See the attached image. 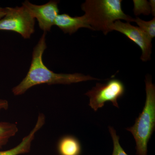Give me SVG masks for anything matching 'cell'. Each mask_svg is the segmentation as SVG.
Wrapping results in <instances>:
<instances>
[{
  "instance_id": "obj_1",
  "label": "cell",
  "mask_w": 155,
  "mask_h": 155,
  "mask_svg": "<svg viewBox=\"0 0 155 155\" xmlns=\"http://www.w3.org/2000/svg\"><path fill=\"white\" fill-rule=\"evenodd\" d=\"M46 34L43 32L34 48L31 63L26 76L19 84L12 88V92L14 96L22 95L31 87L42 84H70L89 80H100L81 73H57L49 69L43 61V55L47 48Z\"/></svg>"
},
{
  "instance_id": "obj_2",
  "label": "cell",
  "mask_w": 155,
  "mask_h": 155,
  "mask_svg": "<svg viewBox=\"0 0 155 155\" xmlns=\"http://www.w3.org/2000/svg\"><path fill=\"white\" fill-rule=\"evenodd\" d=\"M122 0H86L81 5L89 25L93 30L102 31L106 35L115 21L123 19L134 22V18L122 11Z\"/></svg>"
},
{
  "instance_id": "obj_3",
  "label": "cell",
  "mask_w": 155,
  "mask_h": 155,
  "mask_svg": "<svg viewBox=\"0 0 155 155\" xmlns=\"http://www.w3.org/2000/svg\"><path fill=\"white\" fill-rule=\"evenodd\" d=\"M146 99L142 112L135 120L134 125L127 127L136 142L137 155H147V144L155 128V86L151 75L145 78Z\"/></svg>"
},
{
  "instance_id": "obj_4",
  "label": "cell",
  "mask_w": 155,
  "mask_h": 155,
  "mask_svg": "<svg viewBox=\"0 0 155 155\" xmlns=\"http://www.w3.org/2000/svg\"><path fill=\"white\" fill-rule=\"evenodd\" d=\"M5 17L0 19V31H14L23 38H30L34 33L35 19L23 6L6 8Z\"/></svg>"
},
{
  "instance_id": "obj_5",
  "label": "cell",
  "mask_w": 155,
  "mask_h": 155,
  "mask_svg": "<svg viewBox=\"0 0 155 155\" xmlns=\"http://www.w3.org/2000/svg\"><path fill=\"white\" fill-rule=\"evenodd\" d=\"M125 92V87L123 82L119 79L114 78L105 84L97 83L85 95L89 97V105L94 111H97L108 101L119 108L117 100L123 96Z\"/></svg>"
},
{
  "instance_id": "obj_6",
  "label": "cell",
  "mask_w": 155,
  "mask_h": 155,
  "mask_svg": "<svg viewBox=\"0 0 155 155\" xmlns=\"http://www.w3.org/2000/svg\"><path fill=\"white\" fill-rule=\"evenodd\" d=\"M110 30L116 31L123 34L138 46L142 51L140 59L146 62L151 59L152 40L144 31L137 26H134L130 22H123L117 20L111 25Z\"/></svg>"
},
{
  "instance_id": "obj_7",
  "label": "cell",
  "mask_w": 155,
  "mask_h": 155,
  "mask_svg": "<svg viewBox=\"0 0 155 155\" xmlns=\"http://www.w3.org/2000/svg\"><path fill=\"white\" fill-rule=\"evenodd\" d=\"M59 1L51 0L42 5H35L29 1H24L22 5L28 10L35 19L38 22L39 27L43 32L50 31L59 13L58 5Z\"/></svg>"
},
{
  "instance_id": "obj_8",
  "label": "cell",
  "mask_w": 155,
  "mask_h": 155,
  "mask_svg": "<svg viewBox=\"0 0 155 155\" xmlns=\"http://www.w3.org/2000/svg\"><path fill=\"white\" fill-rule=\"evenodd\" d=\"M54 25L58 26L64 33L69 34L70 35L75 33L81 28H88L93 30L84 15L72 17L68 14H58Z\"/></svg>"
},
{
  "instance_id": "obj_9",
  "label": "cell",
  "mask_w": 155,
  "mask_h": 155,
  "mask_svg": "<svg viewBox=\"0 0 155 155\" xmlns=\"http://www.w3.org/2000/svg\"><path fill=\"white\" fill-rule=\"evenodd\" d=\"M45 123L44 119L38 118L32 130L28 135L23 138L22 141L18 145L11 149L0 151V155H19L29 153L31 143L35 137V134L44 126Z\"/></svg>"
},
{
  "instance_id": "obj_10",
  "label": "cell",
  "mask_w": 155,
  "mask_h": 155,
  "mask_svg": "<svg viewBox=\"0 0 155 155\" xmlns=\"http://www.w3.org/2000/svg\"><path fill=\"white\" fill-rule=\"evenodd\" d=\"M58 150L59 155H81V145L75 137L66 135L58 142Z\"/></svg>"
},
{
  "instance_id": "obj_11",
  "label": "cell",
  "mask_w": 155,
  "mask_h": 155,
  "mask_svg": "<svg viewBox=\"0 0 155 155\" xmlns=\"http://www.w3.org/2000/svg\"><path fill=\"white\" fill-rule=\"evenodd\" d=\"M18 131L17 125L15 123L0 122V149L5 145Z\"/></svg>"
},
{
  "instance_id": "obj_12",
  "label": "cell",
  "mask_w": 155,
  "mask_h": 155,
  "mask_svg": "<svg viewBox=\"0 0 155 155\" xmlns=\"http://www.w3.org/2000/svg\"><path fill=\"white\" fill-rule=\"evenodd\" d=\"M135 22L143 31H144L150 38L152 39L155 37V18L148 21L142 20L139 17L134 18Z\"/></svg>"
},
{
  "instance_id": "obj_13",
  "label": "cell",
  "mask_w": 155,
  "mask_h": 155,
  "mask_svg": "<svg viewBox=\"0 0 155 155\" xmlns=\"http://www.w3.org/2000/svg\"><path fill=\"white\" fill-rule=\"evenodd\" d=\"M133 2L134 5V13L136 16H138L141 14L149 15L151 13V8L149 2L144 0H134Z\"/></svg>"
},
{
  "instance_id": "obj_14",
  "label": "cell",
  "mask_w": 155,
  "mask_h": 155,
  "mask_svg": "<svg viewBox=\"0 0 155 155\" xmlns=\"http://www.w3.org/2000/svg\"><path fill=\"white\" fill-rule=\"evenodd\" d=\"M109 129L114 143V150L112 155H128L119 143V137L116 134V130L110 126H109Z\"/></svg>"
},
{
  "instance_id": "obj_15",
  "label": "cell",
  "mask_w": 155,
  "mask_h": 155,
  "mask_svg": "<svg viewBox=\"0 0 155 155\" xmlns=\"http://www.w3.org/2000/svg\"><path fill=\"white\" fill-rule=\"evenodd\" d=\"M9 107V103L6 100L0 99V111L8 110Z\"/></svg>"
},
{
  "instance_id": "obj_16",
  "label": "cell",
  "mask_w": 155,
  "mask_h": 155,
  "mask_svg": "<svg viewBox=\"0 0 155 155\" xmlns=\"http://www.w3.org/2000/svg\"><path fill=\"white\" fill-rule=\"evenodd\" d=\"M155 1L153 0L150 1V5L151 8L153 16L155 17Z\"/></svg>"
},
{
  "instance_id": "obj_17",
  "label": "cell",
  "mask_w": 155,
  "mask_h": 155,
  "mask_svg": "<svg viewBox=\"0 0 155 155\" xmlns=\"http://www.w3.org/2000/svg\"><path fill=\"white\" fill-rule=\"evenodd\" d=\"M6 8H3L0 7V19L5 17L6 14Z\"/></svg>"
}]
</instances>
